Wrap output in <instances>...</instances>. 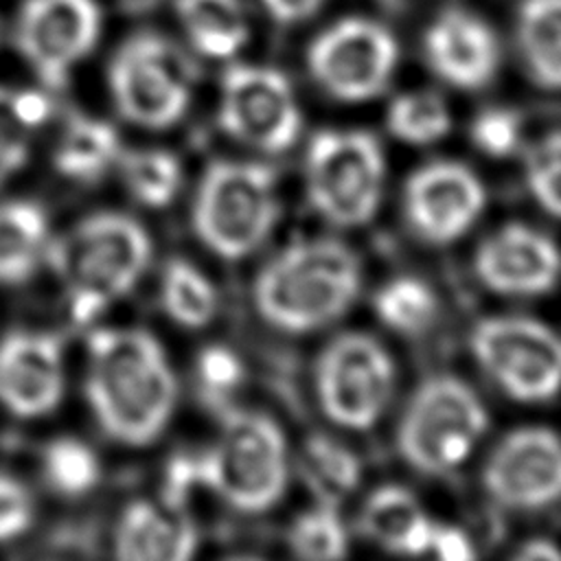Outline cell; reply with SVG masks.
Returning a JSON list of instances; mask_svg holds the SVG:
<instances>
[{"label":"cell","instance_id":"cell-1","mask_svg":"<svg viewBox=\"0 0 561 561\" xmlns=\"http://www.w3.org/2000/svg\"><path fill=\"white\" fill-rule=\"evenodd\" d=\"M85 355V399L99 427L131 447L156 440L178 397L162 344L145 329H96Z\"/></svg>","mask_w":561,"mask_h":561},{"label":"cell","instance_id":"cell-2","mask_svg":"<svg viewBox=\"0 0 561 561\" xmlns=\"http://www.w3.org/2000/svg\"><path fill=\"white\" fill-rule=\"evenodd\" d=\"M357 254L331 237L298 239L276 252L252 285L259 316L278 331L309 333L335 322L357 298Z\"/></svg>","mask_w":561,"mask_h":561},{"label":"cell","instance_id":"cell-3","mask_svg":"<svg viewBox=\"0 0 561 561\" xmlns=\"http://www.w3.org/2000/svg\"><path fill=\"white\" fill-rule=\"evenodd\" d=\"M46 261L64 285L70 318L88 324L140 280L151 239L129 215L96 213L50 239Z\"/></svg>","mask_w":561,"mask_h":561},{"label":"cell","instance_id":"cell-4","mask_svg":"<svg viewBox=\"0 0 561 561\" xmlns=\"http://www.w3.org/2000/svg\"><path fill=\"white\" fill-rule=\"evenodd\" d=\"M188 484L199 482L241 513H263L287 486V443L270 416L230 410L217 440L195 460H180Z\"/></svg>","mask_w":561,"mask_h":561},{"label":"cell","instance_id":"cell-5","mask_svg":"<svg viewBox=\"0 0 561 561\" xmlns=\"http://www.w3.org/2000/svg\"><path fill=\"white\" fill-rule=\"evenodd\" d=\"M280 213L276 173L267 164L217 160L206 167L193 199V230L221 259L254 252Z\"/></svg>","mask_w":561,"mask_h":561},{"label":"cell","instance_id":"cell-6","mask_svg":"<svg viewBox=\"0 0 561 561\" xmlns=\"http://www.w3.org/2000/svg\"><path fill=\"white\" fill-rule=\"evenodd\" d=\"M476 390L454 375L425 379L410 397L397 430L401 458L416 471L443 476L460 467L486 430Z\"/></svg>","mask_w":561,"mask_h":561},{"label":"cell","instance_id":"cell-7","mask_svg":"<svg viewBox=\"0 0 561 561\" xmlns=\"http://www.w3.org/2000/svg\"><path fill=\"white\" fill-rule=\"evenodd\" d=\"M383 178V153L368 131L324 129L307 147V197L333 226L355 228L370 221L381 202Z\"/></svg>","mask_w":561,"mask_h":561},{"label":"cell","instance_id":"cell-8","mask_svg":"<svg viewBox=\"0 0 561 561\" xmlns=\"http://www.w3.org/2000/svg\"><path fill=\"white\" fill-rule=\"evenodd\" d=\"M107 83L123 118L147 129H164L175 125L191 103L193 66L167 37L145 31L116 48Z\"/></svg>","mask_w":561,"mask_h":561},{"label":"cell","instance_id":"cell-9","mask_svg":"<svg viewBox=\"0 0 561 561\" xmlns=\"http://www.w3.org/2000/svg\"><path fill=\"white\" fill-rule=\"evenodd\" d=\"M471 353L515 401L541 403L561 390V335L539 320L497 316L471 331Z\"/></svg>","mask_w":561,"mask_h":561},{"label":"cell","instance_id":"cell-10","mask_svg":"<svg viewBox=\"0 0 561 561\" xmlns=\"http://www.w3.org/2000/svg\"><path fill=\"white\" fill-rule=\"evenodd\" d=\"M313 381L320 408L333 423L346 430H368L392 397L394 364L375 337L344 333L322 348Z\"/></svg>","mask_w":561,"mask_h":561},{"label":"cell","instance_id":"cell-11","mask_svg":"<svg viewBox=\"0 0 561 561\" xmlns=\"http://www.w3.org/2000/svg\"><path fill=\"white\" fill-rule=\"evenodd\" d=\"M399 46L379 22L346 18L324 28L307 50L316 83L333 99L359 103L377 96L394 75Z\"/></svg>","mask_w":561,"mask_h":561},{"label":"cell","instance_id":"cell-12","mask_svg":"<svg viewBox=\"0 0 561 561\" xmlns=\"http://www.w3.org/2000/svg\"><path fill=\"white\" fill-rule=\"evenodd\" d=\"M219 127L239 142L278 153L300 134V107L287 77L270 66L234 64L219 85Z\"/></svg>","mask_w":561,"mask_h":561},{"label":"cell","instance_id":"cell-13","mask_svg":"<svg viewBox=\"0 0 561 561\" xmlns=\"http://www.w3.org/2000/svg\"><path fill=\"white\" fill-rule=\"evenodd\" d=\"M101 33L96 0H26L15 20V48L44 90L68 83Z\"/></svg>","mask_w":561,"mask_h":561},{"label":"cell","instance_id":"cell-14","mask_svg":"<svg viewBox=\"0 0 561 561\" xmlns=\"http://www.w3.org/2000/svg\"><path fill=\"white\" fill-rule=\"evenodd\" d=\"M484 491L504 508L537 511L561 500V436L519 427L502 436L482 467Z\"/></svg>","mask_w":561,"mask_h":561},{"label":"cell","instance_id":"cell-15","mask_svg":"<svg viewBox=\"0 0 561 561\" xmlns=\"http://www.w3.org/2000/svg\"><path fill=\"white\" fill-rule=\"evenodd\" d=\"M486 195L480 178L460 162H430L416 169L403 191L410 228L427 243L460 239L480 217Z\"/></svg>","mask_w":561,"mask_h":561},{"label":"cell","instance_id":"cell-16","mask_svg":"<svg viewBox=\"0 0 561 561\" xmlns=\"http://www.w3.org/2000/svg\"><path fill=\"white\" fill-rule=\"evenodd\" d=\"M64 346L50 331L18 329L0 337V403L20 419L53 412L64 394Z\"/></svg>","mask_w":561,"mask_h":561},{"label":"cell","instance_id":"cell-17","mask_svg":"<svg viewBox=\"0 0 561 561\" xmlns=\"http://www.w3.org/2000/svg\"><path fill=\"white\" fill-rule=\"evenodd\" d=\"M476 276L504 296H539L561 276L557 243L524 224H506L491 232L473 254Z\"/></svg>","mask_w":561,"mask_h":561},{"label":"cell","instance_id":"cell-18","mask_svg":"<svg viewBox=\"0 0 561 561\" xmlns=\"http://www.w3.org/2000/svg\"><path fill=\"white\" fill-rule=\"evenodd\" d=\"M423 53L430 68L460 90L486 85L500 64L493 28L465 9H447L434 18L423 37Z\"/></svg>","mask_w":561,"mask_h":561},{"label":"cell","instance_id":"cell-19","mask_svg":"<svg viewBox=\"0 0 561 561\" xmlns=\"http://www.w3.org/2000/svg\"><path fill=\"white\" fill-rule=\"evenodd\" d=\"M112 546L125 561H184L197 548V530L180 500H136L121 513Z\"/></svg>","mask_w":561,"mask_h":561},{"label":"cell","instance_id":"cell-20","mask_svg":"<svg viewBox=\"0 0 561 561\" xmlns=\"http://www.w3.org/2000/svg\"><path fill=\"white\" fill-rule=\"evenodd\" d=\"M364 535L397 554H425L430 550L434 522L419 500L399 484L375 489L359 513Z\"/></svg>","mask_w":561,"mask_h":561},{"label":"cell","instance_id":"cell-21","mask_svg":"<svg viewBox=\"0 0 561 561\" xmlns=\"http://www.w3.org/2000/svg\"><path fill=\"white\" fill-rule=\"evenodd\" d=\"M123 147L114 125L88 114H70L55 145L57 171L75 182L101 180L116 167Z\"/></svg>","mask_w":561,"mask_h":561},{"label":"cell","instance_id":"cell-22","mask_svg":"<svg viewBox=\"0 0 561 561\" xmlns=\"http://www.w3.org/2000/svg\"><path fill=\"white\" fill-rule=\"evenodd\" d=\"M50 243L48 219L28 199L0 202V283L15 285L35 274Z\"/></svg>","mask_w":561,"mask_h":561},{"label":"cell","instance_id":"cell-23","mask_svg":"<svg viewBox=\"0 0 561 561\" xmlns=\"http://www.w3.org/2000/svg\"><path fill=\"white\" fill-rule=\"evenodd\" d=\"M515 39L530 79L541 88L561 90V0H522Z\"/></svg>","mask_w":561,"mask_h":561},{"label":"cell","instance_id":"cell-24","mask_svg":"<svg viewBox=\"0 0 561 561\" xmlns=\"http://www.w3.org/2000/svg\"><path fill=\"white\" fill-rule=\"evenodd\" d=\"M175 15L191 46L210 59H228L250 35L241 0H175Z\"/></svg>","mask_w":561,"mask_h":561},{"label":"cell","instance_id":"cell-25","mask_svg":"<svg viewBox=\"0 0 561 561\" xmlns=\"http://www.w3.org/2000/svg\"><path fill=\"white\" fill-rule=\"evenodd\" d=\"M50 101L42 90L0 85V186L13 178L31 151V134L46 123Z\"/></svg>","mask_w":561,"mask_h":561},{"label":"cell","instance_id":"cell-26","mask_svg":"<svg viewBox=\"0 0 561 561\" xmlns=\"http://www.w3.org/2000/svg\"><path fill=\"white\" fill-rule=\"evenodd\" d=\"M160 302L173 322L199 329L215 318L217 291L210 278L193 263L171 259L160 276Z\"/></svg>","mask_w":561,"mask_h":561},{"label":"cell","instance_id":"cell-27","mask_svg":"<svg viewBox=\"0 0 561 561\" xmlns=\"http://www.w3.org/2000/svg\"><path fill=\"white\" fill-rule=\"evenodd\" d=\"M116 167L131 197L149 208L173 202L182 184L180 160L164 149H123Z\"/></svg>","mask_w":561,"mask_h":561},{"label":"cell","instance_id":"cell-28","mask_svg":"<svg viewBox=\"0 0 561 561\" xmlns=\"http://www.w3.org/2000/svg\"><path fill=\"white\" fill-rule=\"evenodd\" d=\"M375 311L388 329L403 335H419L436 322L438 300L421 278L399 276L377 291Z\"/></svg>","mask_w":561,"mask_h":561},{"label":"cell","instance_id":"cell-29","mask_svg":"<svg viewBox=\"0 0 561 561\" xmlns=\"http://www.w3.org/2000/svg\"><path fill=\"white\" fill-rule=\"evenodd\" d=\"M390 134L408 145H432L451 127L445 99L432 90H414L397 96L386 114Z\"/></svg>","mask_w":561,"mask_h":561},{"label":"cell","instance_id":"cell-30","mask_svg":"<svg viewBox=\"0 0 561 561\" xmlns=\"http://www.w3.org/2000/svg\"><path fill=\"white\" fill-rule=\"evenodd\" d=\"M42 476L55 493L81 497L96 486L101 465L90 445L72 436H59L42 451Z\"/></svg>","mask_w":561,"mask_h":561},{"label":"cell","instance_id":"cell-31","mask_svg":"<svg viewBox=\"0 0 561 561\" xmlns=\"http://www.w3.org/2000/svg\"><path fill=\"white\" fill-rule=\"evenodd\" d=\"M287 546L298 559L331 561L346 554L348 537L337 511L331 504H320L307 508L291 522Z\"/></svg>","mask_w":561,"mask_h":561},{"label":"cell","instance_id":"cell-32","mask_svg":"<svg viewBox=\"0 0 561 561\" xmlns=\"http://www.w3.org/2000/svg\"><path fill=\"white\" fill-rule=\"evenodd\" d=\"M524 175L535 202L561 219V129L546 134L528 149Z\"/></svg>","mask_w":561,"mask_h":561},{"label":"cell","instance_id":"cell-33","mask_svg":"<svg viewBox=\"0 0 561 561\" xmlns=\"http://www.w3.org/2000/svg\"><path fill=\"white\" fill-rule=\"evenodd\" d=\"M305 456L311 473L337 493L355 489L359 482V460L351 449L327 436H311L305 445Z\"/></svg>","mask_w":561,"mask_h":561},{"label":"cell","instance_id":"cell-34","mask_svg":"<svg viewBox=\"0 0 561 561\" xmlns=\"http://www.w3.org/2000/svg\"><path fill=\"white\" fill-rule=\"evenodd\" d=\"M471 140L486 156H511L522 140V121L515 112L504 107L484 110L471 125Z\"/></svg>","mask_w":561,"mask_h":561},{"label":"cell","instance_id":"cell-35","mask_svg":"<svg viewBox=\"0 0 561 561\" xmlns=\"http://www.w3.org/2000/svg\"><path fill=\"white\" fill-rule=\"evenodd\" d=\"M197 381L208 399H224L243 381V364L228 346H206L197 357Z\"/></svg>","mask_w":561,"mask_h":561},{"label":"cell","instance_id":"cell-36","mask_svg":"<svg viewBox=\"0 0 561 561\" xmlns=\"http://www.w3.org/2000/svg\"><path fill=\"white\" fill-rule=\"evenodd\" d=\"M35 517L28 489L13 476L0 473V543L22 537Z\"/></svg>","mask_w":561,"mask_h":561},{"label":"cell","instance_id":"cell-37","mask_svg":"<svg viewBox=\"0 0 561 561\" xmlns=\"http://www.w3.org/2000/svg\"><path fill=\"white\" fill-rule=\"evenodd\" d=\"M427 552H434L440 559L462 561V559L473 557V546H471V539L467 537V533H462L460 528L449 526V524H434Z\"/></svg>","mask_w":561,"mask_h":561},{"label":"cell","instance_id":"cell-38","mask_svg":"<svg viewBox=\"0 0 561 561\" xmlns=\"http://www.w3.org/2000/svg\"><path fill=\"white\" fill-rule=\"evenodd\" d=\"M270 18L278 24H298L311 18L324 0H261Z\"/></svg>","mask_w":561,"mask_h":561},{"label":"cell","instance_id":"cell-39","mask_svg":"<svg viewBox=\"0 0 561 561\" xmlns=\"http://www.w3.org/2000/svg\"><path fill=\"white\" fill-rule=\"evenodd\" d=\"M517 559L537 561V559H561V548L548 539H530L517 550Z\"/></svg>","mask_w":561,"mask_h":561},{"label":"cell","instance_id":"cell-40","mask_svg":"<svg viewBox=\"0 0 561 561\" xmlns=\"http://www.w3.org/2000/svg\"><path fill=\"white\" fill-rule=\"evenodd\" d=\"M377 2H381L386 7H399L401 4V0H377Z\"/></svg>","mask_w":561,"mask_h":561}]
</instances>
